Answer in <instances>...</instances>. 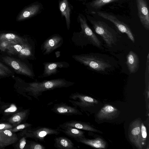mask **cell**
I'll return each instance as SVG.
<instances>
[{
  "instance_id": "f546056e",
  "label": "cell",
  "mask_w": 149,
  "mask_h": 149,
  "mask_svg": "<svg viewBox=\"0 0 149 149\" xmlns=\"http://www.w3.org/2000/svg\"><path fill=\"white\" fill-rule=\"evenodd\" d=\"M17 42L7 40H0V50L3 51H6L9 46L13 43Z\"/></svg>"
},
{
  "instance_id": "484cf974",
  "label": "cell",
  "mask_w": 149,
  "mask_h": 149,
  "mask_svg": "<svg viewBox=\"0 0 149 149\" xmlns=\"http://www.w3.org/2000/svg\"><path fill=\"white\" fill-rule=\"evenodd\" d=\"M28 40L24 42H15L10 45L6 50L8 54L13 55H17L24 48Z\"/></svg>"
},
{
  "instance_id": "ba28073f",
  "label": "cell",
  "mask_w": 149,
  "mask_h": 149,
  "mask_svg": "<svg viewBox=\"0 0 149 149\" xmlns=\"http://www.w3.org/2000/svg\"><path fill=\"white\" fill-rule=\"evenodd\" d=\"M97 13L100 17L113 23L120 32L125 33L130 40L133 43H134L135 40L134 34L126 24L119 20L114 15L109 13L97 11Z\"/></svg>"
},
{
  "instance_id": "30bf717a",
  "label": "cell",
  "mask_w": 149,
  "mask_h": 149,
  "mask_svg": "<svg viewBox=\"0 0 149 149\" xmlns=\"http://www.w3.org/2000/svg\"><path fill=\"white\" fill-rule=\"evenodd\" d=\"M141 121L136 119L130 124L129 129L128 136L131 142L137 148L142 149L143 146L140 140Z\"/></svg>"
},
{
  "instance_id": "1f68e13d",
  "label": "cell",
  "mask_w": 149,
  "mask_h": 149,
  "mask_svg": "<svg viewBox=\"0 0 149 149\" xmlns=\"http://www.w3.org/2000/svg\"><path fill=\"white\" fill-rule=\"evenodd\" d=\"M32 125L30 123H25L19 125L13 129L12 128L9 130L12 132H15L21 130L25 128H28L31 127Z\"/></svg>"
},
{
  "instance_id": "52a82bcc",
  "label": "cell",
  "mask_w": 149,
  "mask_h": 149,
  "mask_svg": "<svg viewBox=\"0 0 149 149\" xmlns=\"http://www.w3.org/2000/svg\"><path fill=\"white\" fill-rule=\"evenodd\" d=\"M69 98V102L73 106L78 107L83 111L88 110V108L98 103L96 100L77 92L72 93Z\"/></svg>"
},
{
  "instance_id": "83f0119b",
  "label": "cell",
  "mask_w": 149,
  "mask_h": 149,
  "mask_svg": "<svg viewBox=\"0 0 149 149\" xmlns=\"http://www.w3.org/2000/svg\"><path fill=\"white\" fill-rule=\"evenodd\" d=\"M147 132L146 128L143 123H141L140 140V143L143 147L146 145V140L147 138Z\"/></svg>"
},
{
  "instance_id": "9a60e30c",
  "label": "cell",
  "mask_w": 149,
  "mask_h": 149,
  "mask_svg": "<svg viewBox=\"0 0 149 149\" xmlns=\"http://www.w3.org/2000/svg\"><path fill=\"white\" fill-rule=\"evenodd\" d=\"M17 135L9 130L0 131V147H5L16 142Z\"/></svg>"
},
{
  "instance_id": "e575fe53",
  "label": "cell",
  "mask_w": 149,
  "mask_h": 149,
  "mask_svg": "<svg viewBox=\"0 0 149 149\" xmlns=\"http://www.w3.org/2000/svg\"><path fill=\"white\" fill-rule=\"evenodd\" d=\"M26 144V140L25 137L22 138L20 140L19 147L21 149H23Z\"/></svg>"
},
{
  "instance_id": "5b68a950",
  "label": "cell",
  "mask_w": 149,
  "mask_h": 149,
  "mask_svg": "<svg viewBox=\"0 0 149 149\" xmlns=\"http://www.w3.org/2000/svg\"><path fill=\"white\" fill-rule=\"evenodd\" d=\"M25 130L24 134L27 137L34 139L36 141H45V137L49 135H57L61 133L60 129L58 127L54 129L46 127L38 126L28 128Z\"/></svg>"
},
{
  "instance_id": "4dcf8cb0",
  "label": "cell",
  "mask_w": 149,
  "mask_h": 149,
  "mask_svg": "<svg viewBox=\"0 0 149 149\" xmlns=\"http://www.w3.org/2000/svg\"><path fill=\"white\" fill-rule=\"evenodd\" d=\"M28 148L30 149H45L46 148L40 143L31 141L29 145Z\"/></svg>"
},
{
  "instance_id": "6da1fadb",
  "label": "cell",
  "mask_w": 149,
  "mask_h": 149,
  "mask_svg": "<svg viewBox=\"0 0 149 149\" xmlns=\"http://www.w3.org/2000/svg\"><path fill=\"white\" fill-rule=\"evenodd\" d=\"M72 57L88 68L100 73H107L114 66V60L106 54L90 53L74 55Z\"/></svg>"
},
{
  "instance_id": "4316f807",
  "label": "cell",
  "mask_w": 149,
  "mask_h": 149,
  "mask_svg": "<svg viewBox=\"0 0 149 149\" xmlns=\"http://www.w3.org/2000/svg\"><path fill=\"white\" fill-rule=\"evenodd\" d=\"M120 0H94L91 3V6L95 9H98L107 4Z\"/></svg>"
},
{
  "instance_id": "7402d4cb",
  "label": "cell",
  "mask_w": 149,
  "mask_h": 149,
  "mask_svg": "<svg viewBox=\"0 0 149 149\" xmlns=\"http://www.w3.org/2000/svg\"><path fill=\"white\" fill-rule=\"evenodd\" d=\"M60 10L63 16L65 19L67 27L68 29L70 28V14L71 9L67 0H62L59 4Z\"/></svg>"
},
{
  "instance_id": "7a4b0ae2",
  "label": "cell",
  "mask_w": 149,
  "mask_h": 149,
  "mask_svg": "<svg viewBox=\"0 0 149 149\" xmlns=\"http://www.w3.org/2000/svg\"><path fill=\"white\" fill-rule=\"evenodd\" d=\"M75 83L68 81L64 78H58L36 81L28 83L24 88L26 91L35 98L39 100L38 97L45 91L62 88H67L73 85Z\"/></svg>"
},
{
  "instance_id": "4fadbf2b",
  "label": "cell",
  "mask_w": 149,
  "mask_h": 149,
  "mask_svg": "<svg viewBox=\"0 0 149 149\" xmlns=\"http://www.w3.org/2000/svg\"><path fill=\"white\" fill-rule=\"evenodd\" d=\"M51 110L57 114L63 115H82L81 112L76 107L70 106L63 102L55 104Z\"/></svg>"
},
{
  "instance_id": "8fae6325",
  "label": "cell",
  "mask_w": 149,
  "mask_h": 149,
  "mask_svg": "<svg viewBox=\"0 0 149 149\" xmlns=\"http://www.w3.org/2000/svg\"><path fill=\"white\" fill-rule=\"evenodd\" d=\"M44 69L43 73L38 77L43 78L55 74L58 71V69L67 68L70 66L69 64L65 61L46 62L43 63Z\"/></svg>"
},
{
  "instance_id": "e0dca14e",
  "label": "cell",
  "mask_w": 149,
  "mask_h": 149,
  "mask_svg": "<svg viewBox=\"0 0 149 149\" xmlns=\"http://www.w3.org/2000/svg\"><path fill=\"white\" fill-rule=\"evenodd\" d=\"M70 126L80 130L97 132H101L98 130L94 128L86 123L80 121L71 120L65 122L60 124L59 127Z\"/></svg>"
},
{
  "instance_id": "d6a6232c",
  "label": "cell",
  "mask_w": 149,
  "mask_h": 149,
  "mask_svg": "<svg viewBox=\"0 0 149 149\" xmlns=\"http://www.w3.org/2000/svg\"><path fill=\"white\" fill-rule=\"evenodd\" d=\"M13 126L8 123H3L0 124V131L9 130L12 129Z\"/></svg>"
},
{
  "instance_id": "836d02e7",
  "label": "cell",
  "mask_w": 149,
  "mask_h": 149,
  "mask_svg": "<svg viewBox=\"0 0 149 149\" xmlns=\"http://www.w3.org/2000/svg\"><path fill=\"white\" fill-rule=\"evenodd\" d=\"M17 108L14 104L11 105L8 108L4 111L5 112H12L16 111L17 110Z\"/></svg>"
},
{
  "instance_id": "5bb4252c",
  "label": "cell",
  "mask_w": 149,
  "mask_h": 149,
  "mask_svg": "<svg viewBox=\"0 0 149 149\" xmlns=\"http://www.w3.org/2000/svg\"><path fill=\"white\" fill-rule=\"evenodd\" d=\"M119 112V110L113 106L105 104L99 111L97 116L100 120L112 119L116 118Z\"/></svg>"
},
{
  "instance_id": "f1b7e54d",
  "label": "cell",
  "mask_w": 149,
  "mask_h": 149,
  "mask_svg": "<svg viewBox=\"0 0 149 149\" xmlns=\"http://www.w3.org/2000/svg\"><path fill=\"white\" fill-rule=\"evenodd\" d=\"M12 73L11 70L8 67L0 62V76H10Z\"/></svg>"
},
{
  "instance_id": "7c38bea8",
  "label": "cell",
  "mask_w": 149,
  "mask_h": 149,
  "mask_svg": "<svg viewBox=\"0 0 149 149\" xmlns=\"http://www.w3.org/2000/svg\"><path fill=\"white\" fill-rule=\"evenodd\" d=\"M138 15L144 27L149 30V13L147 2L145 0H136Z\"/></svg>"
},
{
  "instance_id": "d6986e66",
  "label": "cell",
  "mask_w": 149,
  "mask_h": 149,
  "mask_svg": "<svg viewBox=\"0 0 149 149\" xmlns=\"http://www.w3.org/2000/svg\"><path fill=\"white\" fill-rule=\"evenodd\" d=\"M54 147L60 149H75L77 148L71 140L63 136L56 137L54 139Z\"/></svg>"
},
{
  "instance_id": "603a6c76",
  "label": "cell",
  "mask_w": 149,
  "mask_h": 149,
  "mask_svg": "<svg viewBox=\"0 0 149 149\" xmlns=\"http://www.w3.org/2000/svg\"><path fill=\"white\" fill-rule=\"evenodd\" d=\"M40 8L38 5H32L24 10L17 18L18 21L22 20L29 18L36 14Z\"/></svg>"
},
{
  "instance_id": "ffe728a7",
  "label": "cell",
  "mask_w": 149,
  "mask_h": 149,
  "mask_svg": "<svg viewBox=\"0 0 149 149\" xmlns=\"http://www.w3.org/2000/svg\"><path fill=\"white\" fill-rule=\"evenodd\" d=\"M58 127L61 132L72 138L74 139L85 137L84 132L80 130L70 126Z\"/></svg>"
},
{
  "instance_id": "277c9868",
  "label": "cell",
  "mask_w": 149,
  "mask_h": 149,
  "mask_svg": "<svg viewBox=\"0 0 149 149\" xmlns=\"http://www.w3.org/2000/svg\"><path fill=\"white\" fill-rule=\"evenodd\" d=\"M78 19L81 29L79 34L81 42L85 45L91 44L100 49H103L101 42L89 26L85 18L80 15Z\"/></svg>"
},
{
  "instance_id": "9c48e42d",
  "label": "cell",
  "mask_w": 149,
  "mask_h": 149,
  "mask_svg": "<svg viewBox=\"0 0 149 149\" xmlns=\"http://www.w3.org/2000/svg\"><path fill=\"white\" fill-rule=\"evenodd\" d=\"M63 42V39L61 36L53 35L47 38L41 46L43 55H49L55 50L60 47Z\"/></svg>"
},
{
  "instance_id": "3957f363",
  "label": "cell",
  "mask_w": 149,
  "mask_h": 149,
  "mask_svg": "<svg viewBox=\"0 0 149 149\" xmlns=\"http://www.w3.org/2000/svg\"><path fill=\"white\" fill-rule=\"evenodd\" d=\"M90 22L95 32L102 37L108 47H111L116 43L118 35L114 30L101 21L91 20Z\"/></svg>"
},
{
  "instance_id": "2e32d148",
  "label": "cell",
  "mask_w": 149,
  "mask_h": 149,
  "mask_svg": "<svg viewBox=\"0 0 149 149\" xmlns=\"http://www.w3.org/2000/svg\"><path fill=\"white\" fill-rule=\"evenodd\" d=\"M126 64L130 74L136 73L139 66L138 55L133 51H130L126 56Z\"/></svg>"
},
{
  "instance_id": "cb8c5ba5",
  "label": "cell",
  "mask_w": 149,
  "mask_h": 149,
  "mask_svg": "<svg viewBox=\"0 0 149 149\" xmlns=\"http://www.w3.org/2000/svg\"><path fill=\"white\" fill-rule=\"evenodd\" d=\"M27 40L26 38H24L13 33H3L0 34V40H4L19 42H26Z\"/></svg>"
},
{
  "instance_id": "8992f818",
  "label": "cell",
  "mask_w": 149,
  "mask_h": 149,
  "mask_svg": "<svg viewBox=\"0 0 149 149\" xmlns=\"http://www.w3.org/2000/svg\"><path fill=\"white\" fill-rule=\"evenodd\" d=\"M2 58L3 61L17 73L34 79L35 75L31 66L17 59L8 56L3 57Z\"/></svg>"
},
{
  "instance_id": "d4e9b609",
  "label": "cell",
  "mask_w": 149,
  "mask_h": 149,
  "mask_svg": "<svg viewBox=\"0 0 149 149\" xmlns=\"http://www.w3.org/2000/svg\"><path fill=\"white\" fill-rule=\"evenodd\" d=\"M29 113V110L28 109L17 113L9 119V121L14 125H18L26 118Z\"/></svg>"
},
{
  "instance_id": "44dd1931",
  "label": "cell",
  "mask_w": 149,
  "mask_h": 149,
  "mask_svg": "<svg viewBox=\"0 0 149 149\" xmlns=\"http://www.w3.org/2000/svg\"><path fill=\"white\" fill-rule=\"evenodd\" d=\"M35 45L33 42L30 43L28 41L25 46L17 54L18 56L22 58H31L33 59L35 58Z\"/></svg>"
},
{
  "instance_id": "ac0fdd59",
  "label": "cell",
  "mask_w": 149,
  "mask_h": 149,
  "mask_svg": "<svg viewBox=\"0 0 149 149\" xmlns=\"http://www.w3.org/2000/svg\"><path fill=\"white\" fill-rule=\"evenodd\" d=\"M77 142L90 146L93 148L99 149H105L107 144L102 139L97 137L94 139H89L85 137L74 139Z\"/></svg>"
}]
</instances>
